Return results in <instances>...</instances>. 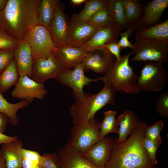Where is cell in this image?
<instances>
[{"label":"cell","mask_w":168,"mask_h":168,"mask_svg":"<svg viewBox=\"0 0 168 168\" xmlns=\"http://www.w3.org/2000/svg\"><path fill=\"white\" fill-rule=\"evenodd\" d=\"M147 122L138 121L130 137L124 142L114 140L111 155L104 168H152L155 166L143 145Z\"/></svg>","instance_id":"obj_1"},{"label":"cell","mask_w":168,"mask_h":168,"mask_svg":"<svg viewBox=\"0 0 168 168\" xmlns=\"http://www.w3.org/2000/svg\"><path fill=\"white\" fill-rule=\"evenodd\" d=\"M41 0H8L0 12L2 27L19 42L27 32L38 24L39 9Z\"/></svg>","instance_id":"obj_2"},{"label":"cell","mask_w":168,"mask_h":168,"mask_svg":"<svg viewBox=\"0 0 168 168\" xmlns=\"http://www.w3.org/2000/svg\"><path fill=\"white\" fill-rule=\"evenodd\" d=\"M115 92L110 85L105 84L97 94L84 93L82 98L75 100L69 109L74 125L86 123L94 119L96 112L106 105H115Z\"/></svg>","instance_id":"obj_3"},{"label":"cell","mask_w":168,"mask_h":168,"mask_svg":"<svg viewBox=\"0 0 168 168\" xmlns=\"http://www.w3.org/2000/svg\"><path fill=\"white\" fill-rule=\"evenodd\" d=\"M133 53L130 52L116 60L110 70L101 80L110 85L115 92L135 94L140 91L137 83L139 77L129 64V58Z\"/></svg>","instance_id":"obj_4"},{"label":"cell","mask_w":168,"mask_h":168,"mask_svg":"<svg viewBox=\"0 0 168 168\" xmlns=\"http://www.w3.org/2000/svg\"><path fill=\"white\" fill-rule=\"evenodd\" d=\"M133 45L131 52L136 54L131 62L150 61L163 63L168 61V41L135 36Z\"/></svg>","instance_id":"obj_5"},{"label":"cell","mask_w":168,"mask_h":168,"mask_svg":"<svg viewBox=\"0 0 168 168\" xmlns=\"http://www.w3.org/2000/svg\"><path fill=\"white\" fill-rule=\"evenodd\" d=\"M100 122L94 119L88 122L74 125L70 130L67 143L78 152L83 153L101 139Z\"/></svg>","instance_id":"obj_6"},{"label":"cell","mask_w":168,"mask_h":168,"mask_svg":"<svg viewBox=\"0 0 168 168\" xmlns=\"http://www.w3.org/2000/svg\"><path fill=\"white\" fill-rule=\"evenodd\" d=\"M141 71L137 85L140 91L149 93L162 90L168 80L167 72L162 63L146 61Z\"/></svg>","instance_id":"obj_7"},{"label":"cell","mask_w":168,"mask_h":168,"mask_svg":"<svg viewBox=\"0 0 168 168\" xmlns=\"http://www.w3.org/2000/svg\"><path fill=\"white\" fill-rule=\"evenodd\" d=\"M24 40L30 47L33 59L48 57L54 53L57 48L49 29L39 24L27 32Z\"/></svg>","instance_id":"obj_8"},{"label":"cell","mask_w":168,"mask_h":168,"mask_svg":"<svg viewBox=\"0 0 168 168\" xmlns=\"http://www.w3.org/2000/svg\"><path fill=\"white\" fill-rule=\"evenodd\" d=\"M84 69L82 63L76 66L73 69H64L57 77L56 79L63 84L68 86L72 90L75 100H81L84 96L83 87L93 82L101 80V77L92 79L84 74Z\"/></svg>","instance_id":"obj_9"},{"label":"cell","mask_w":168,"mask_h":168,"mask_svg":"<svg viewBox=\"0 0 168 168\" xmlns=\"http://www.w3.org/2000/svg\"><path fill=\"white\" fill-rule=\"evenodd\" d=\"M31 78L42 83L50 78L56 79L64 69L54 53L48 57L33 59Z\"/></svg>","instance_id":"obj_10"},{"label":"cell","mask_w":168,"mask_h":168,"mask_svg":"<svg viewBox=\"0 0 168 168\" xmlns=\"http://www.w3.org/2000/svg\"><path fill=\"white\" fill-rule=\"evenodd\" d=\"M116 60L115 57L104 48L88 52L82 64L84 72L91 70L96 73L105 75Z\"/></svg>","instance_id":"obj_11"},{"label":"cell","mask_w":168,"mask_h":168,"mask_svg":"<svg viewBox=\"0 0 168 168\" xmlns=\"http://www.w3.org/2000/svg\"><path fill=\"white\" fill-rule=\"evenodd\" d=\"M47 93L44 83L38 82L26 75L20 77L11 95L13 98L32 102L34 98L42 99Z\"/></svg>","instance_id":"obj_12"},{"label":"cell","mask_w":168,"mask_h":168,"mask_svg":"<svg viewBox=\"0 0 168 168\" xmlns=\"http://www.w3.org/2000/svg\"><path fill=\"white\" fill-rule=\"evenodd\" d=\"M114 140L111 137H105L82 153L93 166L98 168H104L111 155Z\"/></svg>","instance_id":"obj_13"},{"label":"cell","mask_w":168,"mask_h":168,"mask_svg":"<svg viewBox=\"0 0 168 168\" xmlns=\"http://www.w3.org/2000/svg\"><path fill=\"white\" fill-rule=\"evenodd\" d=\"M49 29L56 48L68 44L70 38L69 28L62 7L60 4L56 8Z\"/></svg>","instance_id":"obj_14"},{"label":"cell","mask_w":168,"mask_h":168,"mask_svg":"<svg viewBox=\"0 0 168 168\" xmlns=\"http://www.w3.org/2000/svg\"><path fill=\"white\" fill-rule=\"evenodd\" d=\"M68 22L70 38L68 44L78 48L82 47L88 41L97 31L103 27L87 21L71 20Z\"/></svg>","instance_id":"obj_15"},{"label":"cell","mask_w":168,"mask_h":168,"mask_svg":"<svg viewBox=\"0 0 168 168\" xmlns=\"http://www.w3.org/2000/svg\"><path fill=\"white\" fill-rule=\"evenodd\" d=\"M120 30L110 23L97 31L80 48L88 52L105 48V46L110 43L118 41Z\"/></svg>","instance_id":"obj_16"},{"label":"cell","mask_w":168,"mask_h":168,"mask_svg":"<svg viewBox=\"0 0 168 168\" xmlns=\"http://www.w3.org/2000/svg\"><path fill=\"white\" fill-rule=\"evenodd\" d=\"M60 168H98L90 164L80 153L67 144L57 153Z\"/></svg>","instance_id":"obj_17"},{"label":"cell","mask_w":168,"mask_h":168,"mask_svg":"<svg viewBox=\"0 0 168 168\" xmlns=\"http://www.w3.org/2000/svg\"><path fill=\"white\" fill-rule=\"evenodd\" d=\"M88 52L67 44L56 48L54 54L64 69H71L82 63Z\"/></svg>","instance_id":"obj_18"},{"label":"cell","mask_w":168,"mask_h":168,"mask_svg":"<svg viewBox=\"0 0 168 168\" xmlns=\"http://www.w3.org/2000/svg\"><path fill=\"white\" fill-rule=\"evenodd\" d=\"M14 58L20 76L26 75L31 78L33 58L30 47L25 40L20 42L14 50Z\"/></svg>","instance_id":"obj_19"},{"label":"cell","mask_w":168,"mask_h":168,"mask_svg":"<svg viewBox=\"0 0 168 168\" xmlns=\"http://www.w3.org/2000/svg\"><path fill=\"white\" fill-rule=\"evenodd\" d=\"M23 144L20 139L2 144L1 150L5 159L7 168L22 167L21 151Z\"/></svg>","instance_id":"obj_20"},{"label":"cell","mask_w":168,"mask_h":168,"mask_svg":"<svg viewBox=\"0 0 168 168\" xmlns=\"http://www.w3.org/2000/svg\"><path fill=\"white\" fill-rule=\"evenodd\" d=\"M118 126L119 137L115 139L120 143L126 141L135 129L138 120L136 115L132 111L127 110L117 119Z\"/></svg>","instance_id":"obj_21"},{"label":"cell","mask_w":168,"mask_h":168,"mask_svg":"<svg viewBox=\"0 0 168 168\" xmlns=\"http://www.w3.org/2000/svg\"><path fill=\"white\" fill-rule=\"evenodd\" d=\"M2 94L0 92V112L8 117L9 121L11 124L17 125L19 123V119L17 116L18 111L20 109L28 107L31 102L24 100L16 103H11L4 98Z\"/></svg>","instance_id":"obj_22"},{"label":"cell","mask_w":168,"mask_h":168,"mask_svg":"<svg viewBox=\"0 0 168 168\" xmlns=\"http://www.w3.org/2000/svg\"><path fill=\"white\" fill-rule=\"evenodd\" d=\"M20 77L14 57L0 74V92H5L12 86H15Z\"/></svg>","instance_id":"obj_23"},{"label":"cell","mask_w":168,"mask_h":168,"mask_svg":"<svg viewBox=\"0 0 168 168\" xmlns=\"http://www.w3.org/2000/svg\"><path fill=\"white\" fill-rule=\"evenodd\" d=\"M59 4L60 1L58 0H40L39 9L38 24L49 29L56 8Z\"/></svg>","instance_id":"obj_24"},{"label":"cell","mask_w":168,"mask_h":168,"mask_svg":"<svg viewBox=\"0 0 168 168\" xmlns=\"http://www.w3.org/2000/svg\"><path fill=\"white\" fill-rule=\"evenodd\" d=\"M106 8L110 19V23L120 30L127 28L128 23L124 15L122 0H108Z\"/></svg>","instance_id":"obj_25"},{"label":"cell","mask_w":168,"mask_h":168,"mask_svg":"<svg viewBox=\"0 0 168 168\" xmlns=\"http://www.w3.org/2000/svg\"><path fill=\"white\" fill-rule=\"evenodd\" d=\"M168 5V0H153L150 2L145 9L143 22L149 24L155 23Z\"/></svg>","instance_id":"obj_26"},{"label":"cell","mask_w":168,"mask_h":168,"mask_svg":"<svg viewBox=\"0 0 168 168\" xmlns=\"http://www.w3.org/2000/svg\"><path fill=\"white\" fill-rule=\"evenodd\" d=\"M136 37L144 39H155L168 41V19L139 31Z\"/></svg>","instance_id":"obj_27"},{"label":"cell","mask_w":168,"mask_h":168,"mask_svg":"<svg viewBox=\"0 0 168 168\" xmlns=\"http://www.w3.org/2000/svg\"><path fill=\"white\" fill-rule=\"evenodd\" d=\"M108 2V0H86L83 9L79 13L74 14L71 20L75 21H87L97 11L106 6Z\"/></svg>","instance_id":"obj_28"},{"label":"cell","mask_w":168,"mask_h":168,"mask_svg":"<svg viewBox=\"0 0 168 168\" xmlns=\"http://www.w3.org/2000/svg\"><path fill=\"white\" fill-rule=\"evenodd\" d=\"M104 117L100 126V134L101 138L111 133H118L119 126L116 118V111L110 110L104 112Z\"/></svg>","instance_id":"obj_29"},{"label":"cell","mask_w":168,"mask_h":168,"mask_svg":"<svg viewBox=\"0 0 168 168\" xmlns=\"http://www.w3.org/2000/svg\"><path fill=\"white\" fill-rule=\"evenodd\" d=\"M124 15L127 22H134L140 14L141 4L136 0H122Z\"/></svg>","instance_id":"obj_30"},{"label":"cell","mask_w":168,"mask_h":168,"mask_svg":"<svg viewBox=\"0 0 168 168\" xmlns=\"http://www.w3.org/2000/svg\"><path fill=\"white\" fill-rule=\"evenodd\" d=\"M21 155L22 168H42L41 155L39 152L23 148Z\"/></svg>","instance_id":"obj_31"},{"label":"cell","mask_w":168,"mask_h":168,"mask_svg":"<svg viewBox=\"0 0 168 168\" xmlns=\"http://www.w3.org/2000/svg\"><path fill=\"white\" fill-rule=\"evenodd\" d=\"M163 122L159 120L153 125L146 127L144 133V138L160 145L162 143V139L160 136L161 132L163 128Z\"/></svg>","instance_id":"obj_32"},{"label":"cell","mask_w":168,"mask_h":168,"mask_svg":"<svg viewBox=\"0 0 168 168\" xmlns=\"http://www.w3.org/2000/svg\"><path fill=\"white\" fill-rule=\"evenodd\" d=\"M20 42L0 26V50L10 49L14 50Z\"/></svg>","instance_id":"obj_33"},{"label":"cell","mask_w":168,"mask_h":168,"mask_svg":"<svg viewBox=\"0 0 168 168\" xmlns=\"http://www.w3.org/2000/svg\"><path fill=\"white\" fill-rule=\"evenodd\" d=\"M87 22L103 27L110 23V19L106 7H105L97 11Z\"/></svg>","instance_id":"obj_34"},{"label":"cell","mask_w":168,"mask_h":168,"mask_svg":"<svg viewBox=\"0 0 168 168\" xmlns=\"http://www.w3.org/2000/svg\"><path fill=\"white\" fill-rule=\"evenodd\" d=\"M42 168H60L57 153H44L41 155Z\"/></svg>","instance_id":"obj_35"},{"label":"cell","mask_w":168,"mask_h":168,"mask_svg":"<svg viewBox=\"0 0 168 168\" xmlns=\"http://www.w3.org/2000/svg\"><path fill=\"white\" fill-rule=\"evenodd\" d=\"M156 109L159 115L163 117H168V92L160 95L157 98Z\"/></svg>","instance_id":"obj_36"},{"label":"cell","mask_w":168,"mask_h":168,"mask_svg":"<svg viewBox=\"0 0 168 168\" xmlns=\"http://www.w3.org/2000/svg\"><path fill=\"white\" fill-rule=\"evenodd\" d=\"M144 147L154 165L158 163L156 154L157 150L160 145L153 142L144 138L143 140Z\"/></svg>","instance_id":"obj_37"},{"label":"cell","mask_w":168,"mask_h":168,"mask_svg":"<svg viewBox=\"0 0 168 168\" xmlns=\"http://www.w3.org/2000/svg\"><path fill=\"white\" fill-rule=\"evenodd\" d=\"M14 57V51L0 50V74Z\"/></svg>","instance_id":"obj_38"},{"label":"cell","mask_w":168,"mask_h":168,"mask_svg":"<svg viewBox=\"0 0 168 168\" xmlns=\"http://www.w3.org/2000/svg\"><path fill=\"white\" fill-rule=\"evenodd\" d=\"M133 31V28H131L119 34L121 38L118 41V44L121 49H124L128 47L131 49L133 48V45L129 41L128 38L132 34Z\"/></svg>","instance_id":"obj_39"},{"label":"cell","mask_w":168,"mask_h":168,"mask_svg":"<svg viewBox=\"0 0 168 168\" xmlns=\"http://www.w3.org/2000/svg\"><path fill=\"white\" fill-rule=\"evenodd\" d=\"M118 41L112 42L105 47L117 60L119 59L121 56L120 54L121 48L119 45Z\"/></svg>","instance_id":"obj_40"},{"label":"cell","mask_w":168,"mask_h":168,"mask_svg":"<svg viewBox=\"0 0 168 168\" xmlns=\"http://www.w3.org/2000/svg\"><path fill=\"white\" fill-rule=\"evenodd\" d=\"M8 121V117L5 114L0 112V132L3 133L6 130Z\"/></svg>","instance_id":"obj_41"},{"label":"cell","mask_w":168,"mask_h":168,"mask_svg":"<svg viewBox=\"0 0 168 168\" xmlns=\"http://www.w3.org/2000/svg\"><path fill=\"white\" fill-rule=\"evenodd\" d=\"M17 139L18 137L16 136L13 137L9 136L0 132V144L9 142Z\"/></svg>","instance_id":"obj_42"},{"label":"cell","mask_w":168,"mask_h":168,"mask_svg":"<svg viewBox=\"0 0 168 168\" xmlns=\"http://www.w3.org/2000/svg\"><path fill=\"white\" fill-rule=\"evenodd\" d=\"M0 168H7L5 161L1 150H0Z\"/></svg>","instance_id":"obj_43"},{"label":"cell","mask_w":168,"mask_h":168,"mask_svg":"<svg viewBox=\"0 0 168 168\" xmlns=\"http://www.w3.org/2000/svg\"><path fill=\"white\" fill-rule=\"evenodd\" d=\"M8 0H0V12L5 8Z\"/></svg>","instance_id":"obj_44"},{"label":"cell","mask_w":168,"mask_h":168,"mask_svg":"<svg viewBox=\"0 0 168 168\" xmlns=\"http://www.w3.org/2000/svg\"><path fill=\"white\" fill-rule=\"evenodd\" d=\"M86 0H71V2L74 5H79L82 3L85 2Z\"/></svg>","instance_id":"obj_45"},{"label":"cell","mask_w":168,"mask_h":168,"mask_svg":"<svg viewBox=\"0 0 168 168\" xmlns=\"http://www.w3.org/2000/svg\"><path fill=\"white\" fill-rule=\"evenodd\" d=\"M0 26L2 27V26L1 23L0 17Z\"/></svg>","instance_id":"obj_46"},{"label":"cell","mask_w":168,"mask_h":168,"mask_svg":"<svg viewBox=\"0 0 168 168\" xmlns=\"http://www.w3.org/2000/svg\"><path fill=\"white\" fill-rule=\"evenodd\" d=\"M152 168H159L155 167H153Z\"/></svg>","instance_id":"obj_47"},{"label":"cell","mask_w":168,"mask_h":168,"mask_svg":"<svg viewBox=\"0 0 168 168\" xmlns=\"http://www.w3.org/2000/svg\"><path fill=\"white\" fill-rule=\"evenodd\" d=\"M22 168V167H21V168Z\"/></svg>","instance_id":"obj_48"}]
</instances>
